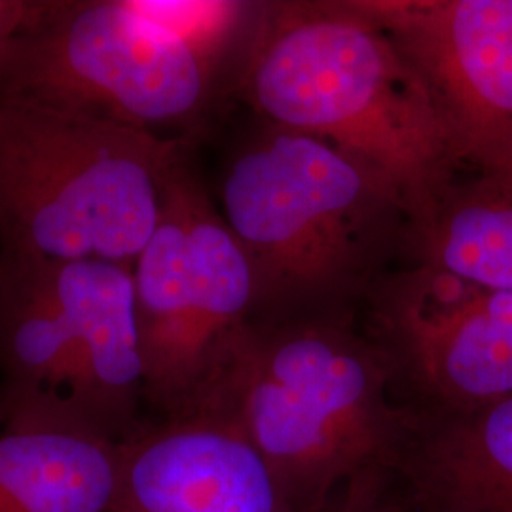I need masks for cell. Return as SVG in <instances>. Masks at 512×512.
I'll return each mask as SVG.
<instances>
[{
    "mask_svg": "<svg viewBox=\"0 0 512 512\" xmlns=\"http://www.w3.org/2000/svg\"><path fill=\"white\" fill-rule=\"evenodd\" d=\"M236 84L262 122L374 167L403 198L410 230L469 173L420 74L365 2L256 4Z\"/></svg>",
    "mask_w": 512,
    "mask_h": 512,
    "instance_id": "obj_1",
    "label": "cell"
},
{
    "mask_svg": "<svg viewBox=\"0 0 512 512\" xmlns=\"http://www.w3.org/2000/svg\"><path fill=\"white\" fill-rule=\"evenodd\" d=\"M262 124L220 181V213L253 274L251 323L355 319L410 256L403 198L348 152Z\"/></svg>",
    "mask_w": 512,
    "mask_h": 512,
    "instance_id": "obj_2",
    "label": "cell"
},
{
    "mask_svg": "<svg viewBox=\"0 0 512 512\" xmlns=\"http://www.w3.org/2000/svg\"><path fill=\"white\" fill-rule=\"evenodd\" d=\"M209 410L238 425L296 512H321L351 476L393 461L414 421L355 319L247 325Z\"/></svg>",
    "mask_w": 512,
    "mask_h": 512,
    "instance_id": "obj_3",
    "label": "cell"
},
{
    "mask_svg": "<svg viewBox=\"0 0 512 512\" xmlns=\"http://www.w3.org/2000/svg\"><path fill=\"white\" fill-rule=\"evenodd\" d=\"M184 147L181 137L0 95V255L133 266Z\"/></svg>",
    "mask_w": 512,
    "mask_h": 512,
    "instance_id": "obj_4",
    "label": "cell"
},
{
    "mask_svg": "<svg viewBox=\"0 0 512 512\" xmlns=\"http://www.w3.org/2000/svg\"><path fill=\"white\" fill-rule=\"evenodd\" d=\"M220 71L141 0H50L0 46V95L160 137L203 114Z\"/></svg>",
    "mask_w": 512,
    "mask_h": 512,
    "instance_id": "obj_5",
    "label": "cell"
},
{
    "mask_svg": "<svg viewBox=\"0 0 512 512\" xmlns=\"http://www.w3.org/2000/svg\"><path fill=\"white\" fill-rule=\"evenodd\" d=\"M133 287L145 403L158 418L202 412L251 325L255 287L186 147L165 171L160 220L133 262Z\"/></svg>",
    "mask_w": 512,
    "mask_h": 512,
    "instance_id": "obj_6",
    "label": "cell"
},
{
    "mask_svg": "<svg viewBox=\"0 0 512 512\" xmlns=\"http://www.w3.org/2000/svg\"><path fill=\"white\" fill-rule=\"evenodd\" d=\"M365 306L363 329L414 412L463 414L512 397V293L404 264Z\"/></svg>",
    "mask_w": 512,
    "mask_h": 512,
    "instance_id": "obj_7",
    "label": "cell"
},
{
    "mask_svg": "<svg viewBox=\"0 0 512 512\" xmlns=\"http://www.w3.org/2000/svg\"><path fill=\"white\" fill-rule=\"evenodd\" d=\"M467 171L512 179V0H376Z\"/></svg>",
    "mask_w": 512,
    "mask_h": 512,
    "instance_id": "obj_8",
    "label": "cell"
},
{
    "mask_svg": "<svg viewBox=\"0 0 512 512\" xmlns=\"http://www.w3.org/2000/svg\"><path fill=\"white\" fill-rule=\"evenodd\" d=\"M107 512H296L238 425L220 412L141 421L120 440Z\"/></svg>",
    "mask_w": 512,
    "mask_h": 512,
    "instance_id": "obj_9",
    "label": "cell"
},
{
    "mask_svg": "<svg viewBox=\"0 0 512 512\" xmlns=\"http://www.w3.org/2000/svg\"><path fill=\"white\" fill-rule=\"evenodd\" d=\"M0 512H107L120 439L59 391L2 389Z\"/></svg>",
    "mask_w": 512,
    "mask_h": 512,
    "instance_id": "obj_10",
    "label": "cell"
},
{
    "mask_svg": "<svg viewBox=\"0 0 512 512\" xmlns=\"http://www.w3.org/2000/svg\"><path fill=\"white\" fill-rule=\"evenodd\" d=\"M46 266L74 334L63 395L122 440L141 423L137 412L145 403L133 266L93 258Z\"/></svg>",
    "mask_w": 512,
    "mask_h": 512,
    "instance_id": "obj_11",
    "label": "cell"
},
{
    "mask_svg": "<svg viewBox=\"0 0 512 512\" xmlns=\"http://www.w3.org/2000/svg\"><path fill=\"white\" fill-rule=\"evenodd\" d=\"M391 463L420 512H512V397L463 414L414 412Z\"/></svg>",
    "mask_w": 512,
    "mask_h": 512,
    "instance_id": "obj_12",
    "label": "cell"
},
{
    "mask_svg": "<svg viewBox=\"0 0 512 512\" xmlns=\"http://www.w3.org/2000/svg\"><path fill=\"white\" fill-rule=\"evenodd\" d=\"M410 234L408 264L512 293V179L459 175Z\"/></svg>",
    "mask_w": 512,
    "mask_h": 512,
    "instance_id": "obj_13",
    "label": "cell"
},
{
    "mask_svg": "<svg viewBox=\"0 0 512 512\" xmlns=\"http://www.w3.org/2000/svg\"><path fill=\"white\" fill-rule=\"evenodd\" d=\"M73 327L42 260L0 255V366L8 389L65 393Z\"/></svg>",
    "mask_w": 512,
    "mask_h": 512,
    "instance_id": "obj_14",
    "label": "cell"
},
{
    "mask_svg": "<svg viewBox=\"0 0 512 512\" xmlns=\"http://www.w3.org/2000/svg\"><path fill=\"white\" fill-rule=\"evenodd\" d=\"M321 512H420L391 461L374 463L342 484Z\"/></svg>",
    "mask_w": 512,
    "mask_h": 512,
    "instance_id": "obj_15",
    "label": "cell"
},
{
    "mask_svg": "<svg viewBox=\"0 0 512 512\" xmlns=\"http://www.w3.org/2000/svg\"><path fill=\"white\" fill-rule=\"evenodd\" d=\"M48 4L50 0H0V46L33 25Z\"/></svg>",
    "mask_w": 512,
    "mask_h": 512,
    "instance_id": "obj_16",
    "label": "cell"
},
{
    "mask_svg": "<svg viewBox=\"0 0 512 512\" xmlns=\"http://www.w3.org/2000/svg\"><path fill=\"white\" fill-rule=\"evenodd\" d=\"M4 416H6V401H4V395L0 391V423L4 420Z\"/></svg>",
    "mask_w": 512,
    "mask_h": 512,
    "instance_id": "obj_17",
    "label": "cell"
}]
</instances>
